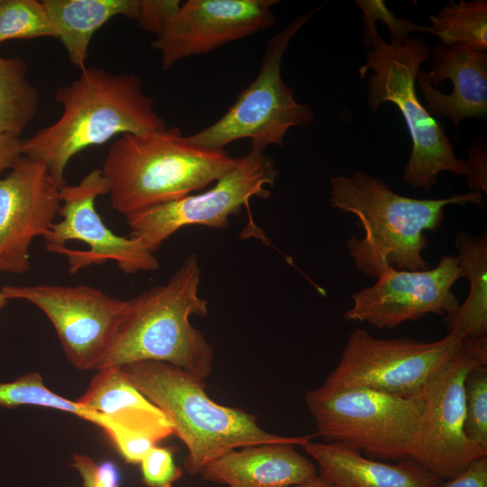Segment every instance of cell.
I'll list each match as a JSON object with an SVG mask.
<instances>
[{"label": "cell", "mask_w": 487, "mask_h": 487, "mask_svg": "<svg viewBox=\"0 0 487 487\" xmlns=\"http://www.w3.org/2000/svg\"><path fill=\"white\" fill-rule=\"evenodd\" d=\"M465 179L472 191L487 193V152L483 140H474L467 149Z\"/></svg>", "instance_id": "31"}, {"label": "cell", "mask_w": 487, "mask_h": 487, "mask_svg": "<svg viewBox=\"0 0 487 487\" xmlns=\"http://www.w3.org/2000/svg\"><path fill=\"white\" fill-rule=\"evenodd\" d=\"M200 277L198 257L191 254L166 283L127 299L113 343L97 370L159 361L201 380L207 378L215 350L189 321L193 315L208 313V301L198 295Z\"/></svg>", "instance_id": "3"}, {"label": "cell", "mask_w": 487, "mask_h": 487, "mask_svg": "<svg viewBox=\"0 0 487 487\" xmlns=\"http://www.w3.org/2000/svg\"><path fill=\"white\" fill-rule=\"evenodd\" d=\"M431 487H487V455L472 462L455 477L441 480Z\"/></svg>", "instance_id": "32"}, {"label": "cell", "mask_w": 487, "mask_h": 487, "mask_svg": "<svg viewBox=\"0 0 487 487\" xmlns=\"http://www.w3.org/2000/svg\"><path fill=\"white\" fill-rule=\"evenodd\" d=\"M22 141L17 136L0 133V175L23 156Z\"/></svg>", "instance_id": "33"}, {"label": "cell", "mask_w": 487, "mask_h": 487, "mask_svg": "<svg viewBox=\"0 0 487 487\" xmlns=\"http://www.w3.org/2000/svg\"><path fill=\"white\" fill-rule=\"evenodd\" d=\"M8 300L37 307L56 330L68 361L78 370H97L106 355L126 300L88 285H5Z\"/></svg>", "instance_id": "13"}, {"label": "cell", "mask_w": 487, "mask_h": 487, "mask_svg": "<svg viewBox=\"0 0 487 487\" xmlns=\"http://www.w3.org/2000/svg\"><path fill=\"white\" fill-rule=\"evenodd\" d=\"M428 33L441 44H463L478 51L487 50V1H449L436 15L428 18Z\"/></svg>", "instance_id": "25"}, {"label": "cell", "mask_w": 487, "mask_h": 487, "mask_svg": "<svg viewBox=\"0 0 487 487\" xmlns=\"http://www.w3.org/2000/svg\"><path fill=\"white\" fill-rule=\"evenodd\" d=\"M57 38L46 9L37 0H2L0 43L9 40Z\"/></svg>", "instance_id": "26"}, {"label": "cell", "mask_w": 487, "mask_h": 487, "mask_svg": "<svg viewBox=\"0 0 487 487\" xmlns=\"http://www.w3.org/2000/svg\"><path fill=\"white\" fill-rule=\"evenodd\" d=\"M235 162L225 150L195 145L173 126L120 135L100 170L112 208L127 217L205 188Z\"/></svg>", "instance_id": "4"}, {"label": "cell", "mask_w": 487, "mask_h": 487, "mask_svg": "<svg viewBox=\"0 0 487 487\" xmlns=\"http://www.w3.org/2000/svg\"><path fill=\"white\" fill-rule=\"evenodd\" d=\"M462 343L452 334L437 341L422 342L377 338L366 330L355 328L348 336L338 364L320 388H359L401 398L423 397Z\"/></svg>", "instance_id": "9"}, {"label": "cell", "mask_w": 487, "mask_h": 487, "mask_svg": "<svg viewBox=\"0 0 487 487\" xmlns=\"http://www.w3.org/2000/svg\"><path fill=\"white\" fill-rule=\"evenodd\" d=\"M40 102L24 61L0 55V133L19 137L33 120Z\"/></svg>", "instance_id": "23"}, {"label": "cell", "mask_w": 487, "mask_h": 487, "mask_svg": "<svg viewBox=\"0 0 487 487\" xmlns=\"http://www.w3.org/2000/svg\"><path fill=\"white\" fill-rule=\"evenodd\" d=\"M142 482L148 487H172L182 476L170 447L152 446L139 464Z\"/></svg>", "instance_id": "29"}, {"label": "cell", "mask_w": 487, "mask_h": 487, "mask_svg": "<svg viewBox=\"0 0 487 487\" xmlns=\"http://www.w3.org/2000/svg\"><path fill=\"white\" fill-rule=\"evenodd\" d=\"M430 55V71L419 69L416 79L428 114L436 120L449 119L455 129L466 118L486 119V52L438 44Z\"/></svg>", "instance_id": "17"}, {"label": "cell", "mask_w": 487, "mask_h": 487, "mask_svg": "<svg viewBox=\"0 0 487 487\" xmlns=\"http://www.w3.org/2000/svg\"><path fill=\"white\" fill-rule=\"evenodd\" d=\"M55 100L62 106L61 115L23 140L22 153L42 162L60 187L65 184L66 167L79 152L116 135L167 127L134 74L85 67L75 80L57 89Z\"/></svg>", "instance_id": "1"}, {"label": "cell", "mask_w": 487, "mask_h": 487, "mask_svg": "<svg viewBox=\"0 0 487 487\" xmlns=\"http://www.w3.org/2000/svg\"><path fill=\"white\" fill-rule=\"evenodd\" d=\"M107 193L100 169L92 170L77 184L62 185L61 220L43 237L46 251L65 255L70 273L108 261H114L126 274L158 270L160 262L154 253L135 237L115 234L96 210V198Z\"/></svg>", "instance_id": "12"}, {"label": "cell", "mask_w": 487, "mask_h": 487, "mask_svg": "<svg viewBox=\"0 0 487 487\" xmlns=\"http://www.w3.org/2000/svg\"><path fill=\"white\" fill-rule=\"evenodd\" d=\"M180 4L178 0H138L135 21L143 31L158 37Z\"/></svg>", "instance_id": "30"}, {"label": "cell", "mask_w": 487, "mask_h": 487, "mask_svg": "<svg viewBox=\"0 0 487 487\" xmlns=\"http://www.w3.org/2000/svg\"><path fill=\"white\" fill-rule=\"evenodd\" d=\"M278 171L263 152L251 150L236 159L234 166L205 192L158 205L126 217L129 235L141 240L154 253L175 232L187 225L225 229L229 217L249 207L253 198L265 199Z\"/></svg>", "instance_id": "11"}, {"label": "cell", "mask_w": 487, "mask_h": 487, "mask_svg": "<svg viewBox=\"0 0 487 487\" xmlns=\"http://www.w3.org/2000/svg\"><path fill=\"white\" fill-rule=\"evenodd\" d=\"M296 444L267 443L234 449L201 471L210 482L229 487H289L317 476L314 464L300 455Z\"/></svg>", "instance_id": "18"}, {"label": "cell", "mask_w": 487, "mask_h": 487, "mask_svg": "<svg viewBox=\"0 0 487 487\" xmlns=\"http://www.w3.org/2000/svg\"><path fill=\"white\" fill-rule=\"evenodd\" d=\"M482 364H487V335L464 340L423 396L421 424L410 460L440 480L455 477L487 455V450L464 433V378L473 366Z\"/></svg>", "instance_id": "10"}, {"label": "cell", "mask_w": 487, "mask_h": 487, "mask_svg": "<svg viewBox=\"0 0 487 487\" xmlns=\"http://www.w3.org/2000/svg\"><path fill=\"white\" fill-rule=\"evenodd\" d=\"M333 207L357 216L364 231L346 242L355 268L377 278L381 270L429 269L422 252L426 231L438 230L448 205H481L483 194L470 191L437 199H418L394 192L384 181L364 171L337 176L330 180Z\"/></svg>", "instance_id": "2"}, {"label": "cell", "mask_w": 487, "mask_h": 487, "mask_svg": "<svg viewBox=\"0 0 487 487\" xmlns=\"http://www.w3.org/2000/svg\"><path fill=\"white\" fill-rule=\"evenodd\" d=\"M289 487H331L325 480H323L318 474L314 479L293 486Z\"/></svg>", "instance_id": "35"}, {"label": "cell", "mask_w": 487, "mask_h": 487, "mask_svg": "<svg viewBox=\"0 0 487 487\" xmlns=\"http://www.w3.org/2000/svg\"><path fill=\"white\" fill-rule=\"evenodd\" d=\"M305 401L316 435L382 461L411 459L423 397L401 398L368 389L309 390Z\"/></svg>", "instance_id": "7"}, {"label": "cell", "mask_w": 487, "mask_h": 487, "mask_svg": "<svg viewBox=\"0 0 487 487\" xmlns=\"http://www.w3.org/2000/svg\"><path fill=\"white\" fill-rule=\"evenodd\" d=\"M60 188L42 162L23 155L0 177V272L29 271L31 244L59 216Z\"/></svg>", "instance_id": "15"}, {"label": "cell", "mask_w": 487, "mask_h": 487, "mask_svg": "<svg viewBox=\"0 0 487 487\" xmlns=\"http://www.w3.org/2000/svg\"><path fill=\"white\" fill-rule=\"evenodd\" d=\"M277 0H188L152 42L169 69L186 58L208 53L275 23Z\"/></svg>", "instance_id": "16"}, {"label": "cell", "mask_w": 487, "mask_h": 487, "mask_svg": "<svg viewBox=\"0 0 487 487\" xmlns=\"http://www.w3.org/2000/svg\"><path fill=\"white\" fill-rule=\"evenodd\" d=\"M321 7L294 18L268 40L254 80L218 120L188 135L190 142L206 149L225 150L227 144L246 138L252 150L264 152L271 144L283 147V138L290 128L305 127L313 122L311 106L297 102L292 89L284 82L281 62L291 39Z\"/></svg>", "instance_id": "8"}, {"label": "cell", "mask_w": 487, "mask_h": 487, "mask_svg": "<svg viewBox=\"0 0 487 487\" xmlns=\"http://www.w3.org/2000/svg\"><path fill=\"white\" fill-rule=\"evenodd\" d=\"M77 401L120 428L156 444L174 434L165 414L134 387L121 367L97 370Z\"/></svg>", "instance_id": "20"}, {"label": "cell", "mask_w": 487, "mask_h": 487, "mask_svg": "<svg viewBox=\"0 0 487 487\" xmlns=\"http://www.w3.org/2000/svg\"><path fill=\"white\" fill-rule=\"evenodd\" d=\"M302 447L331 487H431L441 481L410 459L389 464L338 442L310 439Z\"/></svg>", "instance_id": "19"}, {"label": "cell", "mask_w": 487, "mask_h": 487, "mask_svg": "<svg viewBox=\"0 0 487 487\" xmlns=\"http://www.w3.org/2000/svg\"><path fill=\"white\" fill-rule=\"evenodd\" d=\"M8 302V299L3 293L2 289H0V309L3 308Z\"/></svg>", "instance_id": "36"}, {"label": "cell", "mask_w": 487, "mask_h": 487, "mask_svg": "<svg viewBox=\"0 0 487 487\" xmlns=\"http://www.w3.org/2000/svg\"><path fill=\"white\" fill-rule=\"evenodd\" d=\"M79 473L82 480V487H94L93 473L96 463L87 455H73L71 464Z\"/></svg>", "instance_id": "34"}, {"label": "cell", "mask_w": 487, "mask_h": 487, "mask_svg": "<svg viewBox=\"0 0 487 487\" xmlns=\"http://www.w3.org/2000/svg\"><path fill=\"white\" fill-rule=\"evenodd\" d=\"M429 56V45L422 38L410 36L403 42H387L377 33L359 69L361 78L368 69L372 70L367 81L371 109L375 112L382 103L390 102L402 115L412 142L403 179L426 192H430L441 172L464 176L467 172L465 160L456 157L442 125L417 96V75Z\"/></svg>", "instance_id": "6"}, {"label": "cell", "mask_w": 487, "mask_h": 487, "mask_svg": "<svg viewBox=\"0 0 487 487\" xmlns=\"http://www.w3.org/2000/svg\"><path fill=\"white\" fill-rule=\"evenodd\" d=\"M1 1H2V0H0V4H1Z\"/></svg>", "instance_id": "37"}, {"label": "cell", "mask_w": 487, "mask_h": 487, "mask_svg": "<svg viewBox=\"0 0 487 487\" xmlns=\"http://www.w3.org/2000/svg\"><path fill=\"white\" fill-rule=\"evenodd\" d=\"M464 433L487 450V364L475 365L464 381Z\"/></svg>", "instance_id": "27"}, {"label": "cell", "mask_w": 487, "mask_h": 487, "mask_svg": "<svg viewBox=\"0 0 487 487\" xmlns=\"http://www.w3.org/2000/svg\"><path fill=\"white\" fill-rule=\"evenodd\" d=\"M462 278L456 256H443L433 269L398 270L384 266L376 282L353 294L347 321L392 329L427 314L448 315L460 305L452 291Z\"/></svg>", "instance_id": "14"}, {"label": "cell", "mask_w": 487, "mask_h": 487, "mask_svg": "<svg viewBox=\"0 0 487 487\" xmlns=\"http://www.w3.org/2000/svg\"><path fill=\"white\" fill-rule=\"evenodd\" d=\"M355 5L363 12V41L369 50L374 36L379 33L375 22L381 21L387 26L391 34V41L403 42L413 32L428 33V26L417 24L405 18H397L381 0H355Z\"/></svg>", "instance_id": "28"}, {"label": "cell", "mask_w": 487, "mask_h": 487, "mask_svg": "<svg viewBox=\"0 0 487 487\" xmlns=\"http://www.w3.org/2000/svg\"><path fill=\"white\" fill-rule=\"evenodd\" d=\"M24 405L54 409L78 416L102 428L112 442L123 431L104 415L51 391L37 372L23 373L12 381L0 382L1 407L16 408Z\"/></svg>", "instance_id": "24"}, {"label": "cell", "mask_w": 487, "mask_h": 487, "mask_svg": "<svg viewBox=\"0 0 487 487\" xmlns=\"http://www.w3.org/2000/svg\"><path fill=\"white\" fill-rule=\"evenodd\" d=\"M41 2L70 63L79 69L86 67L89 44L96 31L115 16L135 20L138 6V0Z\"/></svg>", "instance_id": "21"}, {"label": "cell", "mask_w": 487, "mask_h": 487, "mask_svg": "<svg viewBox=\"0 0 487 487\" xmlns=\"http://www.w3.org/2000/svg\"><path fill=\"white\" fill-rule=\"evenodd\" d=\"M462 278L469 282V293L462 305L446 315L448 334L462 341L487 335V237L468 233L455 240Z\"/></svg>", "instance_id": "22"}, {"label": "cell", "mask_w": 487, "mask_h": 487, "mask_svg": "<svg viewBox=\"0 0 487 487\" xmlns=\"http://www.w3.org/2000/svg\"><path fill=\"white\" fill-rule=\"evenodd\" d=\"M130 381L168 418L185 445L184 466L201 473L212 461L247 446L290 442L302 446L313 436H284L262 429L257 417L221 405L206 392L204 380L159 361H141L121 367Z\"/></svg>", "instance_id": "5"}]
</instances>
